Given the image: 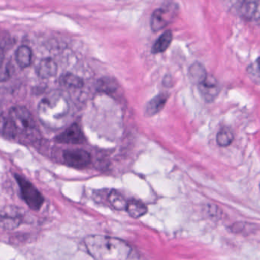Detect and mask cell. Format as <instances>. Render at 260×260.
<instances>
[{
	"instance_id": "6da1fadb",
	"label": "cell",
	"mask_w": 260,
	"mask_h": 260,
	"mask_svg": "<svg viewBox=\"0 0 260 260\" xmlns=\"http://www.w3.org/2000/svg\"><path fill=\"white\" fill-rule=\"evenodd\" d=\"M88 254L96 260H126L131 247L123 240L103 235H90L85 239Z\"/></svg>"
},
{
	"instance_id": "7a4b0ae2",
	"label": "cell",
	"mask_w": 260,
	"mask_h": 260,
	"mask_svg": "<svg viewBox=\"0 0 260 260\" xmlns=\"http://www.w3.org/2000/svg\"><path fill=\"white\" fill-rule=\"evenodd\" d=\"M69 111L70 105L67 99L57 93L46 96L38 107L40 121L44 126L51 129H59L65 125Z\"/></svg>"
},
{
	"instance_id": "3957f363",
	"label": "cell",
	"mask_w": 260,
	"mask_h": 260,
	"mask_svg": "<svg viewBox=\"0 0 260 260\" xmlns=\"http://www.w3.org/2000/svg\"><path fill=\"white\" fill-rule=\"evenodd\" d=\"M9 117L13 124L17 137L24 142H33L39 138L36 122L31 113L23 106L11 108Z\"/></svg>"
},
{
	"instance_id": "277c9868",
	"label": "cell",
	"mask_w": 260,
	"mask_h": 260,
	"mask_svg": "<svg viewBox=\"0 0 260 260\" xmlns=\"http://www.w3.org/2000/svg\"><path fill=\"white\" fill-rule=\"evenodd\" d=\"M15 180L19 185L20 190L23 200L26 204L32 209L38 211L44 203V197L36 187L22 176L15 174Z\"/></svg>"
},
{
	"instance_id": "5b68a950",
	"label": "cell",
	"mask_w": 260,
	"mask_h": 260,
	"mask_svg": "<svg viewBox=\"0 0 260 260\" xmlns=\"http://www.w3.org/2000/svg\"><path fill=\"white\" fill-rule=\"evenodd\" d=\"M24 220V215L18 208L6 206L0 209V227L6 230L17 229Z\"/></svg>"
},
{
	"instance_id": "8992f818",
	"label": "cell",
	"mask_w": 260,
	"mask_h": 260,
	"mask_svg": "<svg viewBox=\"0 0 260 260\" xmlns=\"http://www.w3.org/2000/svg\"><path fill=\"white\" fill-rule=\"evenodd\" d=\"M176 10L174 6L161 8L154 11L151 18V27L154 31L165 28L175 17Z\"/></svg>"
},
{
	"instance_id": "52a82bcc",
	"label": "cell",
	"mask_w": 260,
	"mask_h": 260,
	"mask_svg": "<svg viewBox=\"0 0 260 260\" xmlns=\"http://www.w3.org/2000/svg\"><path fill=\"white\" fill-rule=\"evenodd\" d=\"M63 158L69 166L75 168H84L91 161V154L82 149L67 150L63 152Z\"/></svg>"
},
{
	"instance_id": "ba28073f",
	"label": "cell",
	"mask_w": 260,
	"mask_h": 260,
	"mask_svg": "<svg viewBox=\"0 0 260 260\" xmlns=\"http://www.w3.org/2000/svg\"><path fill=\"white\" fill-rule=\"evenodd\" d=\"M56 142L66 144H82L85 142V135L77 123H73L56 137Z\"/></svg>"
},
{
	"instance_id": "9c48e42d",
	"label": "cell",
	"mask_w": 260,
	"mask_h": 260,
	"mask_svg": "<svg viewBox=\"0 0 260 260\" xmlns=\"http://www.w3.org/2000/svg\"><path fill=\"white\" fill-rule=\"evenodd\" d=\"M199 91L206 102L215 100L219 93L218 81L212 76H207L203 82L198 85Z\"/></svg>"
},
{
	"instance_id": "30bf717a",
	"label": "cell",
	"mask_w": 260,
	"mask_h": 260,
	"mask_svg": "<svg viewBox=\"0 0 260 260\" xmlns=\"http://www.w3.org/2000/svg\"><path fill=\"white\" fill-rule=\"evenodd\" d=\"M241 12L247 21L260 24V0H244Z\"/></svg>"
},
{
	"instance_id": "8fae6325",
	"label": "cell",
	"mask_w": 260,
	"mask_h": 260,
	"mask_svg": "<svg viewBox=\"0 0 260 260\" xmlns=\"http://www.w3.org/2000/svg\"><path fill=\"white\" fill-rule=\"evenodd\" d=\"M37 73L42 79L53 77L57 73V65L50 58L42 59L38 64Z\"/></svg>"
},
{
	"instance_id": "7c38bea8",
	"label": "cell",
	"mask_w": 260,
	"mask_h": 260,
	"mask_svg": "<svg viewBox=\"0 0 260 260\" xmlns=\"http://www.w3.org/2000/svg\"><path fill=\"white\" fill-rule=\"evenodd\" d=\"M168 100V95L166 94H158V95L151 99L145 108V114L148 117H152L155 114H158L166 104Z\"/></svg>"
},
{
	"instance_id": "4fadbf2b",
	"label": "cell",
	"mask_w": 260,
	"mask_h": 260,
	"mask_svg": "<svg viewBox=\"0 0 260 260\" xmlns=\"http://www.w3.org/2000/svg\"><path fill=\"white\" fill-rule=\"evenodd\" d=\"M33 53L31 49L27 46L23 45L18 47L15 53L17 63L21 68H27L31 64Z\"/></svg>"
},
{
	"instance_id": "5bb4252c",
	"label": "cell",
	"mask_w": 260,
	"mask_h": 260,
	"mask_svg": "<svg viewBox=\"0 0 260 260\" xmlns=\"http://www.w3.org/2000/svg\"><path fill=\"white\" fill-rule=\"evenodd\" d=\"M126 210L132 218H139L147 213L148 208L142 202L132 200L128 202Z\"/></svg>"
},
{
	"instance_id": "9a60e30c",
	"label": "cell",
	"mask_w": 260,
	"mask_h": 260,
	"mask_svg": "<svg viewBox=\"0 0 260 260\" xmlns=\"http://www.w3.org/2000/svg\"><path fill=\"white\" fill-rule=\"evenodd\" d=\"M173 35L171 31L168 30L162 34L161 36L158 38L153 45L151 52L154 54L163 53L169 47L171 41H172Z\"/></svg>"
},
{
	"instance_id": "2e32d148",
	"label": "cell",
	"mask_w": 260,
	"mask_h": 260,
	"mask_svg": "<svg viewBox=\"0 0 260 260\" xmlns=\"http://www.w3.org/2000/svg\"><path fill=\"white\" fill-rule=\"evenodd\" d=\"M0 136L8 139L17 138L16 132L10 118L0 114Z\"/></svg>"
},
{
	"instance_id": "e0dca14e",
	"label": "cell",
	"mask_w": 260,
	"mask_h": 260,
	"mask_svg": "<svg viewBox=\"0 0 260 260\" xmlns=\"http://www.w3.org/2000/svg\"><path fill=\"white\" fill-rule=\"evenodd\" d=\"M108 201L110 204L116 210H126V205L128 202L126 201L125 197L120 192L116 190H112L108 195Z\"/></svg>"
},
{
	"instance_id": "ac0fdd59",
	"label": "cell",
	"mask_w": 260,
	"mask_h": 260,
	"mask_svg": "<svg viewBox=\"0 0 260 260\" xmlns=\"http://www.w3.org/2000/svg\"><path fill=\"white\" fill-rule=\"evenodd\" d=\"M206 76H207V73L201 64H193L189 69V77H190L191 80L197 83V85L203 82Z\"/></svg>"
},
{
	"instance_id": "d6986e66",
	"label": "cell",
	"mask_w": 260,
	"mask_h": 260,
	"mask_svg": "<svg viewBox=\"0 0 260 260\" xmlns=\"http://www.w3.org/2000/svg\"><path fill=\"white\" fill-rule=\"evenodd\" d=\"M235 136L232 130L228 128H223L217 135V142L221 147H227L233 142Z\"/></svg>"
},
{
	"instance_id": "ffe728a7",
	"label": "cell",
	"mask_w": 260,
	"mask_h": 260,
	"mask_svg": "<svg viewBox=\"0 0 260 260\" xmlns=\"http://www.w3.org/2000/svg\"><path fill=\"white\" fill-rule=\"evenodd\" d=\"M98 89L105 93H113L117 89V84L110 78H104L99 81Z\"/></svg>"
},
{
	"instance_id": "44dd1931",
	"label": "cell",
	"mask_w": 260,
	"mask_h": 260,
	"mask_svg": "<svg viewBox=\"0 0 260 260\" xmlns=\"http://www.w3.org/2000/svg\"><path fill=\"white\" fill-rule=\"evenodd\" d=\"M62 83L69 88H81L83 85L82 79L74 75L67 74L62 76Z\"/></svg>"
},
{
	"instance_id": "7402d4cb",
	"label": "cell",
	"mask_w": 260,
	"mask_h": 260,
	"mask_svg": "<svg viewBox=\"0 0 260 260\" xmlns=\"http://www.w3.org/2000/svg\"><path fill=\"white\" fill-rule=\"evenodd\" d=\"M3 60H4V52H3V48L0 47V67L3 64Z\"/></svg>"
}]
</instances>
